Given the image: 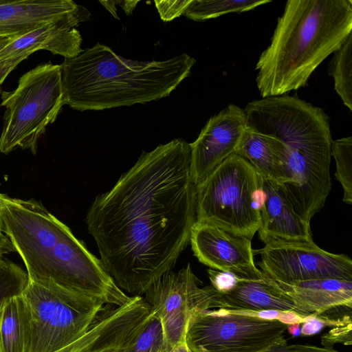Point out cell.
Segmentation results:
<instances>
[{"instance_id": "obj_1", "label": "cell", "mask_w": 352, "mask_h": 352, "mask_svg": "<svg viewBox=\"0 0 352 352\" xmlns=\"http://www.w3.org/2000/svg\"><path fill=\"white\" fill-rule=\"evenodd\" d=\"M190 155L181 138L142 152L88 210L85 222L103 267L131 296L172 270L190 243L196 222Z\"/></svg>"}, {"instance_id": "obj_2", "label": "cell", "mask_w": 352, "mask_h": 352, "mask_svg": "<svg viewBox=\"0 0 352 352\" xmlns=\"http://www.w3.org/2000/svg\"><path fill=\"white\" fill-rule=\"evenodd\" d=\"M351 31V0H288L270 44L256 64L261 96H282L304 87Z\"/></svg>"}, {"instance_id": "obj_3", "label": "cell", "mask_w": 352, "mask_h": 352, "mask_svg": "<svg viewBox=\"0 0 352 352\" xmlns=\"http://www.w3.org/2000/svg\"><path fill=\"white\" fill-rule=\"evenodd\" d=\"M195 63L186 53L164 60L126 59L98 43L60 65L65 102L83 111L157 100L175 90Z\"/></svg>"}, {"instance_id": "obj_4", "label": "cell", "mask_w": 352, "mask_h": 352, "mask_svg": "<svg viewBox=\"0 0 352 352\" xmlns=\"http://www.w3.org/2000/svg\"><path fill=\"white\" fill-rule=\"evenodd\" d=\"M196 221L252 239L261 226V177L234 153L195 186Z\"/></svg>"}, {"instance_id": "obj_5", "label": "cell", "mask_w": 352, "mask_h": 352, "mask_svg": "<svg viewBox=\"0 0 352 352\" xmlns=\"http://www.w3.org/2000/svg\"><path fill=\"white\" fill-rule=\"evenodd\" d=\"M0 94L5 109L0 153L21 148L36 154L39 139L65 104L60 65H38L20 77L14 89Z\"/></svg>"}, {"instance_id": "obj_6", "label": "cell", "mask_w": 352, "mask_h": 352, "mask_svg": "<svg viewBox=\"0 0 352 352\" xmlns=\"http://www.w3.org/2000/svg\"><path fill=\"white\" fill-rule=\"evenodd\" d=\"M30 322V352H56L82 337L107 305L28 280L21 293Z\"/></svg>"}, {"instance_id": "obj_7", "label": "cell", "mask_w": 352, "mask_h": 352, "mask_svg": "<svg viewBox=\"0 0 352 352\" xmlns=\"http://www.w3.org/2000/svg\"><path fill=\"white\" fill-rule=\"evenodd\" d=\"M287 325L224 309L197 312L185 334L190 352H261L285 343Z\"/></svg>"}, {"instance_id": "obj_8", "label": "cell", "mask_w": 352, "mask_h": 352, "mask_svg": "<svg viewBox=\"0 0 352 352\" xmlns=\"http://www.w3.org/2000/svg\"><path fill=\"white\" fill-rule=\"evenodd\" d=\"M2 232L21 258L29 280L41 276L54 246L70 229L41 202L0 193Z\"/></svg>"}, {"instance_id": "obj_9", "label": "cell", "mask_w": 352, "mask_h": 352, "mask_svg": "<svg viewBox=\"0 0 352 352\" xmlns=\"http://www.w3.org/2000/svg\"><path fill=\"white\" fill-rule=\"evenodd\" d=\"M200 281L188 263L177 272H165L145 292L144 298L160 319L170 352L185 341L190 318L197 312L223 309L220 293Z\"/></svg>"}, {"instance_id": "obj_10", "label": "cell", "mask_w": 352, "mask_h": 352, "mask_svg": "<svg viewBox=\"0 0 352 352\" xmlns=\"http://www.w3.org/2000/svg\"><path fill=\"white\" fill-rule=\"evenodd\" d=\"M261 256L260 270L283 283L322 278L352 280V261L345 254L327 252L312 243L265 244L256 251Z\"/></svg>"}, {"instance_id": "obj_11", "label": "cell", "mask_w": 352, "mask_h": 352, "mask_svg": "<svg viewBox=\"0 0 352 352\" xmlns=\"http://www.w3.org/2000/svg\"><path fill=\"white\" fill-rule=\"evenodd\" d=\"M247 128L244 109L230 104L211 117L190 146V172L195 186L236 153Z\"/></svg>"}, {"instance_id": "obj_12", "label": "cell", "mask_w": 352, "mask_h": 352, "mask_svg": "<svg viewBox=\"0 0 352 352\" xmlns=\"http://www.w3.org/2000/svg\"><path fill=\"white\" fill-rule=\"evenodd\" d=\"M190 243L195 256L212 270L230 272L236 278L258 275L251 240L230 234L210 223L196 221Z\"/></svg>"}, {"instance_id": "obj_13", "label": "cell", "mask_w": 352, "mask_h": 352, "mask_svg": "<svg viewBox=\"0 0 352 352\" xmlns=\"http://www.w3.org/2000/svg\"><path fill=\"white\" fill-rule=\"evenodd\" d=\"M91 13L80 6L75 12L43 23L33 30L13 38L0 51V63L23 55L30 56L38 50H47L65 58L82 52V37L76 29L88 21Z\"/></svg>"}, {"instance_id": "obj_14", "label": "cell", "mask_w": 352, "mask_h": 352, "mask_svg": "<svg viewBox=\"0 0 352 352\" xmlns=\"http://www.w3.org/2000/svg\"><path fill=\"white\" fill-rule=\"evenodd\" d=\"M258 236L270 243H312L310 225L294 210L283 186L261 177Z\"/></svg>"}, {"instance_id": "obj_15", "label": "cell", "mask_w": 352, "mask_h": 352, "mask_svg": "<svg viewBox=\"0 0 352 352\" xmlns=\"http://www.w3.org/2000/svg\"><path fill=\"white\" fill-rule=\"evenodd\" d=\"M274 282L294 301L298 315L302 318L336 307L352 308V280L322 278L292 284Z\"/></svg>"}, {"instance_id": "obj_16", "label": "cell", "mask_w": 352, "mask_h": 352, "mask_svg": "<svg viewBox=\"0 0 352 352\" xmlns=\"http://www.w3.org/2000/svg\"><path fill=\"white\" fill-rule=\"evenodd\" d=\"M80 6L71 0H0V36H21Z\"/></svg>"}, {"instance_id": "obj_17", "label": "cell", "mask_w": 352, "mask_h": 352, "mask_svg": "<svg viewBox=\"0 0 352 352\" xmlns=\"http://www.w3.org/2000/svg\"><path fill=\"white\" fill-rule=\"evenodd\" d=\"M220 298L223 309L226 310L273 309L292 311L298 314L294 301L262 272L253 277L236 278L235 285L229 291L220 293Z\"/></svg>"}, {"instance_id": "obj_18", "label": "cell", "mask_w": 352, "mask_h": 352, "mask_svg": "<svg viewBox=\"0 0 352 352\" xmlns=\"http://www.w3.org/2000/svg\"><path fill=\"white\" fill-rule=\"evenodd\" d=\"M235 153L248 161L263 179L281 186L289 182L288 151L278 138L247 126Z\"/></svg>"}, {"instance_id": "obj_19", "label": "cell", "mask_w": 352, "mask_h": 352, "mask_svg": "<svg viewBox=\"0 0 352 352\" xmlns=\"http://www.w3.org/2000/svg\"><path fill=\"white\" fill-rule=\"evenodd\" d=\"M30 316L21 294L5 299L0 316L1 352H30Z\"/></svg>"}, {"instance_id": "obj_20", "label": "cell", "mask_w": 352, "mask_h": 352, "mask_svg": "<svg viewBox=\"0 0 352 352\" xmlns=\"http://www.w3.org/2000/svg\"><path fill=\"white\" fill-rule=\"evenodd\" d=\"M269 0H190L184 14L201 21L232 12H243L270 3Z\"/></svg>"}, {"instance_id": "obj_21", "label": "cell", "mask_w": 352, "mask_h": 352, "mask_svg": "<svg viewBox=\"0 0 352 352\" xmlns=\"http://www.w3.org/2000/svg\"><path fill=\"white\" fill-rule=\"evenodd\" d=\"M329 74L333 79L336 93L344 104L352 111V33L333 53Z\"/></svg>"}, {"instance_id": "obj_22", "label": "cell", "mask_w": 352, "mask_h": 352, "mask_svg": "<svg viewBox=\"0 0 352 352\" xmlns=\"http://www.w3.org/2000/svg\"><path fill=\"white\" fill-rule=\"evenodd\" d=\"M118 352H168L162 323L154 312L135 337Z\"/></svg>"}, {"instance_id": "obj_23", "label": "cell", "mask_w": 352, "mask_h": 352, "mask_svg": "<svg viewBox=\"0 0 352 352\" xmlns=\"http://www.w3.org/2000/svg\"><path fill=\"white\" fill-rule=\"evenodd\" d=\"M331 155L336 164L335 175L344 190L343 201L352 204V138L333 141Z\"/></svg>"}, {"instance_id": "obj_24", "label": "cell", "mask_w": 352, "mask_h": 352, "mask_svg": "<svg viewBox=\"0 0 352 352\" xmlns=\"http://www.w3.org/2000/svg\"><path fill=\"white\" fill-rule=\"evenodd\" d=\"M24 270L4 257L0 259V302L22 293L28 283Z\"/></svg>"}, {"instance_id": "obj_25", "label": "cell", "mask_w": 352, "mask_h": 352, "mask_svg": "<svg viewBox=\"0 0 352 352\" xmlns=\"http://www.w3.org/2000/svg\"><path fill=\"white\" fill-rule=\"evenodd\" d=\"M190 0L155 1V7L160 18L164 21H170L184 14Z\"/></svg>"}, {"instance_id": "obj_26", "label": "cell", "mask_w": 352, "mask_h": 352, "mask_svg": "<svg viewBox=\"0 0 352 352\" xmlns=\"http://www.w3.org/2000/svg\"><path fill=\"white\" fill-rule=\"evenodd\" d=\"M261 352H342L332 347L317 346L309 344H288L287 342L274 344Z\"/></svg>"}, {"instance_id": "obj_27", "label": "cell", "mask_w": 352, "mask_h": 352, "mask_svg": "<svg viewBox=\"0 0 352 352\" xmlns=\"http://www.w3.org/2000/svg\"><path fill=\"white\" fill-rule=\"evenodd\" d=\"M211 286L220 293H225L231 289L236 283V278L230 272L208 270Z\"/></svg>"}, {"instance_id": "obj_28", "label": "cell", "mask_w": 352, "mask_h": 352, "mask_svg": "<svg viewBox=\"0 0 352 352\" xmlns=\"http://www.w3.org/2000/svg\"><path fill=\"white\" fill-rule=\"evenodd\" d=\"M322 344L329 347L336 342H342L344 344H351V324L335 327L331 331L321 337Z\"/></svg>"}, {"instance_id": "obj_29", "label": "cell", "mask_w": 352, "mask_h": 352, "mask_svg": "<svg viewBox=\"0 0 352 352\" xmlns=\"http://www.w3.org/2000/svg\"><path fill=\"white\" fill-rule=\"evenodd\" d=\"M301 324L300 333L305 336L315 335L325 327L322 319L314 316L304 318Z\"/></svg>"}, {"instance_id": "obj_30", "label": "cell", "mask_w": 352, "mask_h": 352, "mask_svg": "<svg viewBox=\"0 0 352 352\" xmlns=\"http://www.w3.org/2000/svg\"><path fill=\"white\" fill-rule=\"evenodd\" d=\"M28 55H23L0 63V88L7 76L14 69L17 65L26 59ZM1 91L0 90V92Z\"/></svg>"}, {"instance_id": "obj_31", "label": "cell", "mask_w": 352, "mask_h": 352, "mask_svg": "<svg viewBox=\"0 0 352 352\" xmlns=\"http://www.w3.org/2000/svg\"><path fill=\"white\" fill-rule=\"evenodd\" d=\"M277 320L288 326L294 324H301L303 322V318L296 313L288 311H280Z\"/></svg>"}, {"instance_id": "obj_32", "label": "cell", "mask_w": 352, "mask_h": 352, "mask_svg": "<svg viewBox=\"0 0 352 352\" xmlns=\"http://www.w3.org/2000/svg\"><path fill=\"white\" fill-rule=\"evenodd\" d=\"M14 250L8 238L0 240V259L3 257V254Z\"/></svg>"}, {"instance_id": "obj_33", "label": "cell", "mask_w": 352, "mask_h": 352, "mask_svg": "<svg viewBox=\"0 0 352 352\" xmlns=\"http://www.w3.org/2000/svg\"><path fill=\"white\" fill-rule=\"evenodd\" d=\"M138 1H119L118 3L120 4V6L124 10L126 14H131L132 11L135 8Z\"/></svg>"}, {"instance_id": "obj_34", "label": "cell", "mask_w": 352, "mask_h": 352, "mask_svg": "<svg viewBox=\"0 0 352 352\" xmlns=\"http://www.w3.org/2000/svg\"><path fill=\"white\" fill-rule=\"evenodd\" d=\"M300 324H294L288 325L287 327V331L289 332V334L294 337H298L300 335Z\"/></svg>"}, {"instance_id": "obj_35", "label": "cell", "mask_w": 352, "mask_h": 352, "mask_svg": "<svg viewBox=\"0 0 352 352\" xmlns=\"http://www.w3.org/2000/svg\"><path fill=\"white\" fill-rule=\"evenodd\" d=\"M116 18L118 19L116 14V9L115 7L116 1H100Z\"/></svg>"}, {"instance_id": "obj_36", "label": "cell", "mask_w": 352, "mask_h": 352, "mask_svg": "<svg viewBox=\"0 0 352 352\" xmlns=\"http://www.w3.org/2000/svg\"><path fill=\"white\" fill-rule=\"evenodd\" d=\"M170 352H190V351L184 341L174 347Z\"/></svg>"}, {"instance_id": "obj_37", "label": "cell", "mask_w": 352, "mask_h": 352, "mask_svg": "<svg viewBox=\"0 0 352 352\" xmlns=\"http://www.w3.org/2000/svg\"><path fill=\"white\" fill-rule=\"evenodd\" d=\"M14 37L11 36H0V51L7 45L8 44L11 40Z\"/></svg>"}, {"instance_id": "obj_38", "label": "cell", "mask_w": 352, "mask_h": 352, "mask_svg": "<svg viewBox=\"0 0 352 352\" xmlns=\"http://www.w3.org/2000/svg\"><path fill=\"white\" fill-rule=\"evenodd\" d=\"M6 236L4 235L2 232V222H1V213H0V240H3L6 239Z\"/></svg>"}, {"instance_id": "obj_39", "label": "cell", "mask_w": 352, "mask_h": 352, "mask_svg": "<svg viewBox=\"0 0 352 352\" xmlns=\"http://www.w3.org/2000/svg\"><path fill=\"white\" fill-rule=\"evenodd\" d=\"M3 301L0 302V316H1V308H2V305H3ZM0 352H1V345H0Z\"/></svg>"}, {"instance_id": "obj_40", "label": "cell", "mask_w": 352, "mask_h": 352, "mask_svg": "<svg viewBox=\"0 0 352 352\" xmlns=\"http://www.w3.org/2000/svg\"><path fill=\"white\" fill-rule=\"evenodd\" d=\"M109 352H118V351H109Z\"/></svg>"}]
</instances>
